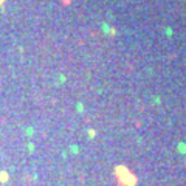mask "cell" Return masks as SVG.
Wrapping results in <instances>:
<instances>
[{"label":"cell","mask_w":186,"mask_h":186,"mask_svg":"<svg viewBox=\"0 0 186 186\" xmlns=\"http://www.w3.org/2000/svg\"><path fill=\"white\" fill-rule=\"evenodd\" d=\"M2 2H3V0H0V3H2Z\"/></svg>","instance_id":"obj_1"}]
</instances>
